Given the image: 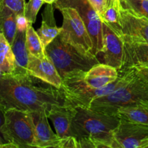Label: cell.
I'll return each instance as SVG.
<instances>
[{"mask_svg": "<svg viewBox=\"0 0 148 148\" xmlns=\"http://www.w3.org/2000/svg\"><path fill=\"white\" fill-rule=\"evenodd\" d=\"M35 125L36 147H58L60 138L52 131L45 110L32 112Z\"/></svg>", "mask_w": 148, "mask_h": 148, "instance_id": "13", "label": "cell"}, {"mask_svg": "<svg viewBox=\"0 0 148 148\" xmlns=\"http://www.w3.org/2000/svg\"><path fill=\"white\" fill-rule=\"evenodd\" d=\"M0 3L4 4L14 12L17 16L25 15V0H0Z\"/></svg>", "mask_w": 148, "mask_h": 148, "instance_id": "26", "label": "cell"}, {"mask_svg": "<svg viewBox=\"0 0 148 148\" xmlns=\"http://www.w3.org/2000/svg\"><path fill=\"white\" fill-rule=\"evenodd\" d=\"M0 75H1V72H0Z\"/></svg>", "mask_w": 148, "mask_h": 148, "instance_id": "34", "label": "cell"}, {"mask_svg": "<svg viewBox=\"0 0 148 148\" xmlns=\"http://www.w3.org/2000/svg\"><path fill=\"white\" fill-rule=\"evenodd\" d=\"M121 3L134 14L148 20V0H121Z\"/></svg>", "mask_w": 148, "mask_h": 148, "instance_id": "24", "label": "cell"}, {"mask_svg": "<svg viewBox=\"0 0 148 148\" xmlns=\"http://www.w3.org/2000/svg\"><path fill=\"white\" fill-rule=\"evenodd\" d=\"M119 25L123 40L148 43V20L139 17L121 4Z\"/></svg>", "mask_w": 148, "mask_h": 148, "instance_id": "10", "label": "cell"}, {"mask_svg": "<svg viewBox=\"0 0 148 148\" xmlns=\"http://www.w3.org/2000/svg\"><path fill=\"white\" fill-rule=\"evenodd\" d=\"M43 4V0H29L28 2L26 3L25 17L28 23L33 24L36 22L38 13Z\"/></svg>", "mask_w": 148, "mask_h": 148, "instance_id": "25", "label": "cell"}, {"mask_svg": "<svg viewBox=\"0 0 148 148\" xmlns=\"http://www.w3.org/2000/svg\"><path fill=\"white\" fill-rule=\"evenodd\" d=\"M114 116L119 119L148 125V105H139L120 108Z\"/></svg>", "mask_w": 148, "mask_h": 148, "instance_id": "20", "label": "cell"}, {"mask_svg": "<svg viewBox=\"0 0 148 148\" xmlns=\"http://www.w3.org/2000/svg\"><path fill=\"white\" fill-rule=\"evenodd\" d=\"M63 16L62 32L59 35L85 54H92V41L85 24L76 10L71 7L59 9Z\"/></svg>", "mask_w": 148, "mask_h": 148, "instance_id": "7", "label": "cell"}, {"mask_svg": "<svg viewBox=\"0 0 148 148\" xmlns=\"http://www.w3.org/2000/svg\"><path fill=\"white\" fill-rule=\"evenodd\" d=\"M26 46L30 55L41 59L47 57L43 43L37 31L33 27V24L30 23L26 29Z\"/></svg>", "mask_w": 148, "mask_h": 148, "instance_id": "22", "label": "cell"}, {"mask_svg": "<svg viewBox=\"0 0 148 148\" xmlns=\"http://www.w3.org/2000/svg\"><path fill=\"white\" fill-rule=\"evenodd\" d=\"M1 136L4 143H12L17 148L36 147L32 112L14 108L7 110L4 112Z\"/></svg>", "mask_w": 148, "mask_h": 148, "instance_id": "6", "label": "cell"}, {"mask_svg": "<svg viewBox=\"0 0 148 148\" xmlns=\"http://www.w3.org/2000/svg\"><path fill=\"white\" fill-rule=\"evenodd\" d=\"M4 111H3V109L1 108V106H0V137H1V127H2L3 124H4Z\"/></svg>", "mask_w": 148, "mask_h": 148, "instance_id": "30", "label": "cell"}, {"mask_svg": "<svg viewBox=\"0 0 148 148\" xmlns=\"http://www.w3.org/2000/svg\"><path fill=\"white\" fill-rule=\"evenodd\" d=\"M111 1H112V0H107V6L110 4V2H111Z\"/></svg>", "mask_w": 148, "mask_h": 148, "instance_id": "33", "label": "cell"}, {"mask_svg": "<svg viewBox=\"0 0 148 148\" xmlns=\"http://www.w3.org/2000/svg\"><path fill=\"white\" fill-rule=\"evenodd\" d=\"M57 148H79L78 142L73 136L60 138Z\"/></svg>", "mask_w": 148, "mask_h": 148, "instance_id": "27", "label": "cell"}, {"mask_svg": "<svg viewBox=\"0 0 148 148\" xmlns=\"http://www.w3.org/2000/svg\"><path fill=\"white\" fill-rule=\"evenodd\" d=\"M62 90L29 73L0 75V106L7 110L47 113L56 106L64 105Z\"/></svg>", "mask_w": 148, "mask_h": 148, "instance_id": "1", "label": "cell"}, {"mask_svg": "<svg viewBox=\"0 0 148 148\" xmlns=\"http://www.w3.org/2000/svg\"><path fill=\"white\" fill-rule=\"evenodd\" d=\"M103 46L101 53H103V63L120 69L122 66L124 57V40L106 23L103 22Z\"/></svg>", "mask_w": 148, "mask_h": 148, "instance_id": "11", "label": "cell"}, {"mask_svg": "<svg viewBox=\"0 0 148 148\" xmlns=\"http://www.w3.org/2000/svg\"><path fill=\"white\" fill-rule=\"evenodd\" d=\"M53 5L57 10L63 7H71L76 10L90 35L93 46L92 54L97 56L102 52L103 22L88 0H58Z\"/></svg>", "mask_w": 148, "mask_h": 148, "instance_id": "8", "label": "cell"}, {"mask_svg": "<svg viewBox=\"0 0 148 148\" xmlns=\"http://www.w3.org/2000/svg\"><path fill=\"white\" fill-rule=\"evenodd\" d=\"M120 119L91 108H77L72 134L79 148H115L114 132Z\"/></svg>", "mask_w": 148, "mask_h": 148, "instance_id": "2", "label": "cell"}, {"mask_svg": "<svg viewBox=\"0 0 148 148\" xmlns=\"http://www.w3.org/2000/svg\"><path fill=\"white\" fill-rule=\"evenodd\" d=\"M53 4H47L42 13V24L40 28L37 30V33L46 47L51 43L62 32V27H58L54 18Z\"/></svg>", "mask_w": 148, "mask_h": 148, "instance_id": "17", "label": "cell"}, {"mask_svg": "<svg viewBox=\"0 0 148 148\" xmlns=\"http://www.w3.org/2000/svg\"><path fill=\"white\" fill-rule=\"evenodd\" d=\"M0 32H1V30H0Z\"/></svg>", "mask_w": 148, "mask_h": 148, "instance_id": "35", "label": "cell"}, {"mask_svg": "<svg viewBox=\"0 0 148 148\" xmlns=\"http://www.w3.org/2000/svg\"><path fill=\"white\" fill-rule=\"evenodd\" d=\"M85 71L77 70L69 72L62 77V90L65 99V106L72 108H90L94 100L111 93L124 85L132 76L130 68L119 70V77L114 82L106 86L93 89L84 81Z\"/></svg>", "mask_w": 148, "mask_h": 148, "instance_id": "3", "label": "cell"}, {"mask_svg": "<svg viewBox=\"0 0 148 148\" xmlns=\"http://www.w3.org/2000/svg\"><path fill=\"white\" fill-rule=\"evenodd\" d=\"M88 1L101 17L107 7V0H88Z\"/></svg>", "mask_w": 148, "mask_h": 148, "instance_id": "28", "label": "cell"}, {"mask_svg": "<svg viewBox=\"0 0 148 148\" xmlns=\"http://www.w3.org/2000/svg\"><path fill=\"white\" fill-rule=\"evenodd\" d=\"M16 69V62L12 46L0 32V72L1 75L12 74Z\"/></svg>", "mask_w": 148, "mask_h": 148, "instance_id": "21", "label": "cell"}, {"mask_svg": "<svg viewBox=\"0 0 148 148\" xmlns=\"http://www.w3.org/2000/svg\"><path fill=\"white\" fill-rule=\"evenodd\" d=\"M58 0H43L44 3H46V4H54Z\"/></svg>", "mask_w": 148, "mask_h": 148, "instance_id": "31", "label": "cell"}, {"mask_svg": "<svg viewBox=\"0 0 148 148\" xmlns=\"http://www.w3.org/2000/svg\"><path fill=\"white\" fill-rule=\"evenodd\" d=\"M27 72L32 76L36 77L59 89L62 87V77L48 56L45 59H41L30 55Z\"/></svg>", "mask_w": 148, "mask_h": 148, "instance_id": "12", "label": "cell"}, {"mask_svg": "<svg viewBox=\"0 0 148 148\" xmlns=\"http://www.w3.org/2000/svg\"><path fill=\"white\" fill-rule=\"evenodd\" d=\"M134 66H148V43L124 40V57L120 69Z\"/></svg>", "mask_w": 148, "mask_h": 148, "instance_id": "16", "label": "cell"}, {"mask_svg": "<svg viewBox=\"0 0 148 148\" xmlns=\"http://www.w3.org/2000/svg\"><path fill=\"white\" fill-rule=\"evenodd\" d=\"M76 114V108L68 106H56L48 114L52 121L56 133L59 138L72 136V124Z\"/></svg>", "mask_w": 148, "mask_h": 148, "instance_id": "15", "label": "cell"}, {"mask_svg": "<svg viewBox=\"0 0 148 148\" xmlns=\"http://www.w3.org/2000/svg\"><path fill=\"white\" fill-rule=\"evenodd\" d=\"M4 141H3L2 140V139L1 138V137H0V147H1V145L2 144H4Z\"/></svg>", "mask_w": 148, "mask_h": 148, "instance_id": "32", "label": "cell"}, {"mask_svg": "<svg viewBox=\"0 0 148 148\" xmlns=\"http://www.w3.org/2000/svg\"><path fill=\"white\" fill-rule=\"evenodd\" d=\"M0 30L10 45L17 33V14L4 4L0 3Z\"/></svg>", "mask_w": 148, "mask_h": 148, "instance_id": "19", "label": "cell"}, {"mask_svg": "<svg viewBox=\"0 0 148 148\" xmlns=\"http://www.w3.org/2000/svg\"><path fill=\"white\" fill-rule=\"evenodd\" d=\"M121 0H112L101 16L102 22L106 23L117 33L121 35L119 25V14L121 9Z\"/></svg>", "mask_w": 148, "mask_h": 148, "instance_id": "23", "label": "cell"}, {"mask_svg": "<svg viewBox=\"0 0 148 148\" xmlns=\"http://www.w3.org/2000/svg\"><path fill=\"white\" fill-rule=\"evenodd\" d=\"M46 55L52 61L61 77L73 71H87L101 62L96 56L85 54L58 36L46 47Z\"/></svg>", "mask_w": 148, "mask_h": 148, "instance_id": "5", "label": "cell"}, {"mask_svg": "<svg viewBox=\"0 0 148 148\" xmlns=\"http://www.w3.org/2000/svg\"><path fill=\"white\" fill-rule=\"evenodd\" d=\"M114 140L115 148H148V125L120 119Z\"/></svg>", "mask_w": 148, "mask_h": 148, "instance_id": "9", "label": "cell"}, {"mask_svg": "<svg viewBox=\"0 0 148 148\" xmlns=\"http://www.w3.org/2000/svg\"><path fill=\"white\" fill-rule=\"evenodd\" d=\"M119 77V70L103 63L94 65L84 73V81L88 87L93 89L103 88L114 82Z\"/></svg>", "mask_w": 148, "mask_h": 148, "instance_id": "14", "label": "cell"}, {"mask_svg": "<svg viewBox=\"0 0 148 148\" xmlns=\"http://www.w3.org/2000/svg\"><path fill=\"white\" fill-rule=\"evenodd\" d=\"M11 46L15 57L16 69L14 72L28 73L27 66L30 54L26 46V30L17 29L15 38Z\"/></svg>", "mask_w": 148, "mask_h": 148, "instance_id": "18", "label": "cell"}, {"mask_svg": "<svg viewBox=\"0 0 148 148\" xmlns=\"http://www.w3.org/2000/svg\"><path fill=\"white\" fill-rule=\"evenodd\" d=\"M127 82L111 93L94 100L90 108L114 116L120 108L148 105V83L138 77L133 70Z\"/></svg>", "mask_w": 148, "mask_h": 148, "instance_id": "4", "label": "cell"}, {"mask_svg": "<svg viewBox=\"0 0 148 148\" xmlns=\"http://www.w3.org/2000/svg\"><path fill=\"white\" fill-rule=\"evenodd\" d=\"M130 68L134 71L138 77L148 83V66H134Z\"/></svg>", "mask_w": 148, "mask_h": 148, "instance_id": "29", "label": "cell"}]
</instances>
